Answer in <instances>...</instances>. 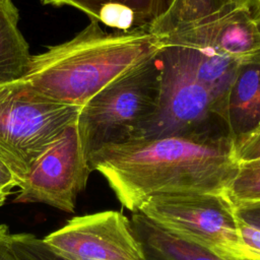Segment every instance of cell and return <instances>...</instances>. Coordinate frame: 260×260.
<instances>
[{
	"instance_id": "1",
	"label": "cell",
	"mask_w": 260,
	"mask_h": 260,
	"mask_svg": "<svg viewBox=\"0 0 260 260\" xmlns=\"http://www.w3.org/2000/svg\"><path fill=\"white\" fill-rule=\"evenodd\" d=\"M88 161L132 212L155 196L225 194L239 168L234 140L223 132L133 138L93 150Z\"/></svg>"
},
{
	"instance_id": "2",
	"label": "cell",
	"mask_w": 260,
	"mask_h": 260,
	"mask_svg": "<svg viewBox=\"0 0 260 260\" xmlns=\"http://www.w3.org/2000/svg\"><path fill=\"white\" fill-rule=\"evenodd\" d=\"M164 48L146 28L112 32L95 20L72 39L31 55L21 78L58 103L82 107L113 80Z\"/></svg>"
},
{
	"instance_id": "3",
	"label": "cell",
	"mask_w": 260,
	"mask_h": 260,
	"mask_svg": "<svg viewBox=\"0 0 260 260\" xmlns=\"http://www.w3.org/2000/svg\"><path fill=\"white\" fill-rule=\"evenodd\" d=\"M80 109L46 98L22 79L0 83V160L19 185Z\"/></svg>"
},
{
	"instance_id": "4",
	"label": "cell",
	"mask_w": 260,
	"mask_h": 260,
	"mask_svg": "<svg viewBox=\"0 0 260 260\" xmlns=\"http://www.w3.org/2000/svg\"><path fill=\"white\" fill-rule=\"evenodd\" d=\"M156 56L113 80L81 107L77 127L87 156L104 145L135 138L152 118L160 92Z\"/></svg>"
},
{
	"instance_id": "5",
	"label": "cell",
	"mask_w": 260,
	"mask_h": 260,
	"mask_svg": "<svg viewBox=\"0 0 260 260\" xmlns=\"http://www.w3.org/2000/svg\"><path fill=\"white\" fill-rule=\"evenodd\" d=\"M156 57L160 67L157 108L135 138L194 132L229 133L224 104L195 77L180 49L165 46Z\"/></svg>"
},
{
	"instance_id": "6",
	"label": "cell",
	"mask_w": 260,
	"mask_h": 260,
	"mask_svg": "<svg viewBox=\"0 0 260 260\" xmlns=\"http://www.w3.org/2000/svg\"><path fill=\"white\" fill-rule=\"evenodd\" d=\"M137 211L161 229L223 260H245L239 219L225 194L155 196L143 202Z\"/></svg>"
},
{
	"instance_id": "7",
	"label": "cell",
	"mask_w": 260,
	"mask_h": 260,
	"mask_svg": "<svg viewBox=\"0 0 260 260\" xmlns=\"http://www.w3.org/2000/svg\"><path fill=\"white\" fill-rule=\"evenodd\" d=\"M91 172L76 120L35 161L14 201L43 203L73 212Z\"/></svg>"
},
{
	"instance_id": "8",
	"label": "cell",
	"mask_w": 260,
	"mask_h": 260,
	"mask_svg": "<svg viewBox=\"0 0 260 260\" xmlns=\"http://www.w3.org/2000/svg\"><path fill=\"white\" fill-rule=\"evenodd\" d=\"M43 241L64 260H147L131 220L116 210L74 216Z\"/></svg>"
},
{
	"instance_id": "9",
	"label": "cell",
	"mask_w": 260,
	"mask_h": 260,
	"mask_svg": "<svg viewBox=\"0 0 260 260\" xmlns=\"http://www.w3.org/2000/svg\"><path fill=\"white\" fill-rule=\"evenodd\" d=\"M161 44L209 48L238 60L258 55L260 8H251L240 0H213L187 26Z\"/></svg>"
},
{
	"instance_id": "10",
	"label": "cell",
	"mask_w": 260,
	"mask_h": 260,
	"mask_svg": "<svg viewBox=\"0 0 260 260\" xmlns=\"http://www.w3.org/2000/svg\"><path fill=\"white\" fill-rule=\"evenodd\" d=\"M224 119L236 150L260 130V54L240 60L228 92Z\"/></svg>"
},
{
	"instance_id": "11",
	"label": "cell",
	"mask_w": 260,
	"mask_h": 260,
	"mask_svg": "<svg viewBox=\"0 0 260 260\" xmlns=\"http://www.w3.org/2000/svg\"><path fill=\"white\" fill-rule=\"evenodd\" d=\"M45 5L68 6L116 30L148 27L166 9V0H40Z\"/></svg>"
},
{
	"instance_id": "12",
	"label": "cell",
	"mask_w": 260,
	"mask_h": 260,
	"mask_svg": "<svg viewBox=\"0 0 260 260\" xmlns=\"http://www.w3.org/2000/svg\"><path fill=\"white\" fill-rule=\"evenodd\" d=\"M131 223L147 260H223L213 252L161 229L139 211Z\"/></svg>"
},
{
	"instance_id": "13",
	"label": "cell",
	"mask_w": 260,
	"mask_h": 260,
	"mask_svg": "<svg viewBox=\"0 0 260 260\" xmlns=\"http://www.w3.org/2000/svg\"><path fill=\"white\" fill-rule=\"evenodd\" d=\"M18 20L12 0H0V83L21 79L31 57Z\"/></svg>"
},
{
	"instance_id": "14",
	"label": "cell",
	"mask_w": 260,
	"mask_h": 260,
	"mask_svg": "<svg viewBox=\"0 0 260 260\" xmlns=\"http://www.w3.org/2000/svg\"><path fill=\"white\" fill-rule=\"evenodd\" d=\"M178 48L195 77L224 104L225 110L228 92L240 60L209 48Z\"/></svg>"
},
{
	"instance_id": "15",
	"label": "cell",
	"mask_w": 260,
	"mask_h": 260,
	"mask_svg": "<svg viewBox=\"0 0 260 260\" xmlns=\"http://www.w3.org/2000/svg\"><path fill=\"white\" fill-rule=\"evenodd\" d=\"M225 196L234 207L260 202V159L239 164Z\"/></svg>"
},
{
	"instance_id": "16",
	"label": "cell",
	"mask_w": 260,
	"mask_h": 260,
	"mask_svg": "<svg viewBox=\"0 0 260 260\" xmlns=\"http://www.w3.org/2000/svg\"><path fill=\"white\" fill-rule=\"evenodd\" d=\"M9 250L15 260H64L55 254L43 241L27 233L11 234L8 238Z\"/></svg>"
},
{
	"instance_id": "17",
	"label": "cell",
	"mask_w": 260,
	"mask_h": 260,
	"mask_svg": "<svg viewBox=\"0 0 260 260\" xmlns=\"http://www.w3.org/2000/svg\"><path fill=\"white\" fill-rule=\"evenodd\" d=\"M238 219L240 234L244 245L245 260H260V230L245 222L239 216Z\"/></svg>"
},
{
	"instance_id": "18",
	"label": "cell",
	"mask_w": 260,
	"mask_h": 260,
	"mask_svg": "<svg viewBox=\"0 0 260 260\" xmlns=\"http://www.w3.org/2000/svg\"><path fill=\"white\" fill-rule=\"evenodd\" d=\"M239 162L260 159V130L237 148Z\"/></svg>"
},
{
	"instance_id": "19",
	"label": "cell",
	"mask_w": 260,
	"mask_h": 260,
	"mask_svg": "<svg viewBox=\"0 0 260 260\" xmlns=\"http://www.w3.org/2000/svg\"><path fill=\"white\" fill-rule=\"evenodd\" d=\"M19 184L8 168L0 160V207L5 203L7 197Z\"/></svg>"
},
{
	"instance_id": "20",
	"label": "cell",
	"mask_w": 260,
	"mask_h": 260,
	"mask_svg": "<svg viewBox=\"0 0 260 260\" xmlns=\"http://www.w3.org/2000/svg\"><path fill=\"white\" fill-rule=\"evenodd\" d=\"M235 210L241 219L260 230V202L235 207Z\"/></svg>"
},
{
	"instance_id": "21",
	"label": "cell",
	"mask_w": 260,
	"mask_h": 260,
	"mask_svg": "<svg viewBox=\"0 0 260 260\" xmlns=\"http://www.w3.org/2000/svg\"><path fill=\"white\" fill-rule=\"evenodd\" d=\"M9 235L8 226L0 224V260H13L8 245Z\"/></svg>"
},
{
	"instance_id": "22",
	"label": "cell",
	"mask_w": 260,
	"mask_h": 260,
	"mask_svg": "<svg viewBox=\"0 0 260 260\" xmlns=\"http://www.w3.org/2000/svg\"><path fill=\"white\" fill-rule=\"evenodd\" d=\"M241 1L251 8H254V9L260 8V0H241Z\"/></svg>"
},
{
	"instance_id": "23",
	"label": "cell",
	"mask_w": 260,
	"mask_h": 260,
	"mask_svg": "<svg viewBox=\"0 0 260 260\" xmlns=\"http://www.w3.org/2000/svg\"><path fill=\"white\" fill-rule=\"evenodd\" d=\"M11 256H12V255H11ZM12 258H13V257H12ZM13 260H15V259H14V258H13Z\"/></svg>"
},
{
	"instance_id": "24",
	"label": "cell",
	"mask_w": 260,
	"mask_h": 260,
	"mask_svg": "<svg viewBox=\"0 0 260 260\" xmlns=\"http://www.w3.org/2000/svg\"><path fill=\"white\" fill-rule=\"evenodd\" d=\"M240 1H241V0H240Z\"/></svg>"
}]
</instances>
